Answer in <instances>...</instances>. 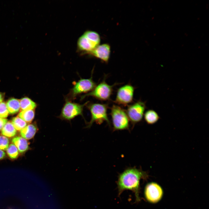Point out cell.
<instances>
[{
	"instance_id": "21",
	"label": "cell",
	"mask_w": 209,
	"mask_h": 209,
	"mask_svg": "<svg viewBox=\"0 0 209 209\" xmlns=\"http://www.w3.org/2000/svg\"><path fill=\"white\" fill-rule=\"evenodd\" d=\"M9 145L8 139L4 136H0V149L6 150Z\"/></svg>"
},
{
	"instance_id": "23",
	"label": "cell",
	"mask_w": 209,
	"mask_h": 209,
	"mask_svg": "<svg viewBox=\"0 0 209 209\" xmlns=\"http://www.w3.org/2000/svg\"><path fill=\"white\" fill-rule=\"evenodd\" d=\"M7 122L8 120L7 119L0 117V131L2 129Z\"/></svg>"
},
{
	"instance_id": "17",
	"label": "cell",
	"mask_w": 209,
	"mask_h": 209,
	"mask_svg": "<svg viewBox=\"0 0 209 209\" xmlns=\"http://www.w3.org/2000/svg\"><path fill=\"white\" fill-rule=\"evenodd\" d=\"M144 119L146 122L149 124H153L156 123L159 119L157 113L154 110L149 109L145 113Z\"/></svg>"
},
{
	"instance_id": "10",
	"label": "cell",
	"mask_w": 209,
	"mask_h": 209,
	"mask_svg": "<svg viewBox=\"0 0 209 209\" xmlns=\"http://www.w3.org/2000/svg\"><path fill=\"white\" fill-rule=\"evenodd\" d=\"M163 191L162 188L157 184L151 182L147 184L144 190V195L146 199L151 203L158 202L162 198Z\"/></svg>"
},
{
	"instance_id": "16",
	"label": "cell",
	"mask_w": 209,
	"mask_h": 209,
	"mask_svg": "<svg viewBox=\"0 0 209 209\" xmlns=\"http://www.w3.org/2000/svg\"><path fill=\"white\" fill-rule=\"evenodd\" d=\"M2 135L6 137H12L15 136L17 134V130L12 123L7 122L1 130Z\"/></svg>"
},
{
	"instance_id": "25",
	"label": "cell",
	"mask_w": 209,
	"mask_h": 209,
	"mask_svg": "<svg viewBox=\"0 0 209 209\" xmlns=\"http://www.w3.org/2000/svg\"><path fill=\"white\" fill-rule=\"evenodd\" d=\"M3 96L2 93H0V103L2 102L3 99Z\"/></svg>"
},
{
	"instance_id": "14",
	"label": "cell",
	"mask_w": 209,
	"mask_h": 209,
	"mask_svg": "<svg viewBox=\"0 0 209 209\" xmlns=\"http://www.w3.org/2000/svg\"><path fill=\"white\" fill-rule=\"evenodd\" d=\"M7 109L10 114L17 113L20 109L19 100L15 98H11L8 100L6 103Z\"/></svg>"
},
{
	"instance_id": "11",
	"label": "cell",
	"mask_w": 209,
	"mask_h": 209,
	"mask_svg": "<svg viewBox=\"0 0 209 209\" xmlns=\"http://www.w3.org/2000/svg\"><path fill=\"white\" fill-rule=\"evenodd\" d=\"M110 53V45L107 44H104L99 45L87 54L99 59L107 63L109 60Z\"/></svg>"
},
{
	"instance_id": "12",
	"label": "cell",
	"mask_w": 209,
	"mask_h": 209,
	"mask_svg": "<svg viewBox=\"0 0 209 209\" xmlns=\"http://www.w3.org/2000/svg\"><path fill=\"white\" fill-rule=\"evenodd\" d=\"M38 130L36 125L30 124L20 131V134L26 139H30L34 136Z\"/></svg>"
},
{
	"instance_id": "2",
	"label": "cell",
	"mask_w": 209,
	"mask_h": 209,
	"mask_svg": "<svg viewBox=\"0 0 209 209\" xmlns=\"http://www.w3.org/2000/svg\"><path fill=\"white\" fill-rule=\"evenodd\" d=\"M100 41V37L98 33L92 30H87L78 39L77 51L81 55L88 54L99 45Z\"/></svg>"
},
{
	"instance_id": "3",
	"label": "cell",
	"mask_w": 209,
	"mask_h": 209,
	"mask_svg": "<svg viewBox=\"0 0 209 209\" xmlns=\"http://www.w3.org/2000/svg\"><path fill=\"white\" fill-rule=\"evenodd\" d=\"M93 72L91 77L88 79L81 78L77 82H73V86L69 92L65 96V100L72 101L78 95L84 93H88L92 91L96 85L92 78Z\"/></svg>"
},
{
	"instance_id": "19",
	"label": "cell",
	"mask_w": 209,
	"mask_h": 209,
	"mask_svg": "<svg viewBox=\"0 0 209 209\" xmlns=\"http://www.w3.org/2000/svg\"><path fill=\"white\" fill-rule=\"evenodd\" d=\"M11 122L16 130L20 131L27 125V123L18 116L14 117Z\"/></svg>"
},
{
	"instance_id": "1",
	"label": "cell",
	"mask_w": 209,
	"mask_h": 209,
	"mask_svg": "<svg viewBox=\"0 0 209 209\" xmlns=\"http://www.w3.org/2000/svg\"><path fill=\"white\" fill-rule=\"evenodd\" d=\"M147 177L146 173L141 170L135 167L125 170L119 175L117 181L118 195L124 190H131L134 194L136 201L139 202L140 200V182L141 179H146Z\"/></svg>"
},
{
	"instance_id": "18",
	"label": "cell",
	"mask_w": 209,
	"mask_h": 209,
	"mask_svg": "<svg viewBox=\"0 0 209 209\" xmlns=\"http://www.w3.org/2000/svg\"><path fill=\"white\" fill-rule=\"evenodd\" d=\"M35 116L34 110L21 111L18 114V116L27 123H30L34 119Z\"/></svg>"
},
{
	"instance_id": "6",
	"label": "cell",
	"mask_w": 209,
	"mask_h": 209,
	"mask_svg": "<svg viewBox=\"0 0 209 209\" xmlns=\"http://www.w3.org/2000/svg\"><path fill=\"white\" fill-rule=\"evenodd\" d=\"M65 101V102L62 109L59 118L62 120L70 121L79 115L83 117L84 108L89 102V101L81 104L71 101Z\"/></svg>"
},
{
	"instance_id": "24",
	"label": "cell",
	"mask_w": 209,
	"mask_h": 209,
	"mask_svg": "<svg viewBox=\"0 0 209 209\" xmlns=\"http://www.w3.org/2000/svg\"><path fill=\"white\" fill-rule=\"evenodd\" d=\"M6 156L5 153L3 151L0 149V160L3 159Z\"/></svg>"
},
{
	"instance_id": "4",
	"label": "cell",
	"mask_w": 209,
	"mask_h": 209,
	"mask_svg": "<svg viewBox=\"0 0 209 209\" xmlns=\"http://www.w3.org/2000/svg\"><path fill=\"white\" fill-rule=\"evenodd\" d=\"M88 103L87 106L90 111L91 117L87 127H90L94 122L100 124L105 121L110 125V122L107 113L108 105L99 103Z\"/></svg>"
},
{
	"instance_id": "13",
	"label": "cell",
	"mask_w": 209,
	"mask_h": 209,
	"mask_svg": "<svg viewBox=\"0 0 209 209\" xmlns=\"http://www.w3.org/2000/svg\"><path fill=\"white\" fill-rule=\"evenodd\" d=\"M12 142L21 153L25 152L28 149V144L27 141L21 137L16 136L14 137L12 139Z\"/></svg>"
},
{
	"instance_id": "9",
	"label": "cell",
	"mask_w": 209,
	"mask_h": 209,
	"mask_svg": "<svg viewBox=\"0 0 209 209\" xmlns=\"http://www.w3.org/2000/svg\"><path fill=\"white\" fill-rule=\"evenodd\" d=\"M146 108L145 102L141 100L128 105L126 111L132 123L135 124L141 120Z\"/></svg>"
},
{
	"instance_id": "8",
	"label": "cell",
	"mask_w": 209,
	"mask_h": 209,
	"mask_svg": "<svg viewBox=\"0 0 209 209\" xmlns=\"http://www.w3.org/2000/svg\"><path fill=\"white\" fill-rule=\"evenodd\" d=\"M134 89L130 84L121 87L117 90L114 102L118 105L128 106L133 101Z\"/></svg>"
},
{
	"instance_id": "15",
	"label": "cell",
	"mask_w": 209,
	"mask_h": 209,
	"mask_svg": "<svg viewBox=\"0 0 209 209\" xmlns=\"http://www.w3.org/2000/svg\"><path fill=\"white\" fill-rule=\"evenodd\" d=\"M20 109L21 111L34 110L36 107V103L27 97L22 98L19 100Z\"/></svg>"
},
{
	"instance_id": "22",
	"label": "cell",
	"mask_w": 209,
	"mask_h": 209,
	"mask_svg": "<svg viewBox=\"0 0 209 209\" xmlns=\"http://www.w3.org/2000/svg\"><path fill=\"white\" fill-rule=\"evenodd\" d=\"M8 114L6 103L1 102L0 103V117L5 118L8 117Z\"/></svg>"
},
{
	"instance_id": "5",
	"label": "cell",
	"mask_w": 209,
	"mask_h": 209,
	"mask_svg": "<svg viewBox=\"0 0 209 209\" xmlns=\"http://www.w3.org/2000/svg\"><path fill=\"white\" fill-rule=\"evenodd\" d=\"M110 114L114 130L129 129V120L125 110L118 105H113Z\"/></svg>"
},
{
	"instance_id": "7",
	"label": "cell",
	"mask_w": 209,
	"mask_h": 209,
	"mask_svg": "<svg viewBox=\"0 0 209 209\" xmlns=\"http://www.w3.org/2000/svg\"><path fill=\"white\" fill-rule=\"evenodd\" d=\"M117 84L109 85L106 82L105 78L92 91L81 96L80 100H82L89 96H92L101 101L109 100L112 93L113 87Z\"/></svg>"
},
{
	"instance_id": "20",
	"label": "cell",
	"mask_w": 209,
	"mask_h": 209,
	"mask_svg": "<svg viewBox=\"0 0 209 209\" xmlns=\"http://www.w3.org/2000/svg\"><path fill=\"white\" fill-rule=\"evenodd\" d=\"M6 150L8 155L11 159H16L18 156V150L13 143L9 145Z\"/></svg>"
}]
</instances>
